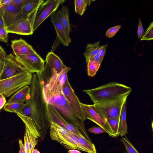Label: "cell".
Returning <instances> with one entry per match:
<instances>
[{"label":"cell","mask_w":153,"mask_h":153,"mask_svg":"<svg viewBox=\"0 0 153 153\" xmlns=\"http://www.w3.org/2000/svg\"><path fill=\"white\" fill-rule=\"evenodd\" d=\"M120 117H114L107 120L112 133V137H117L119 136L118 128Z\"/></svg>","instance_id":"83f0119b"},{"label":"cell","mask_w":153,"mask_h":153,"mask_svg":"<svg viewBox=\"0 0 153 153\" xmlns=\"http://www.w3.org/2000/svg\"><path fill=\"white\" fill-rule=\"evenodd\" d=\"M47 101V103L52 105L65 119L76 127L85 137L91 141L85 130L83 122L75 114L62 92Z\"/></svg>","instance_id":"3957f363"},{"label":"cell","mask_w":153,"mask_h":153,"mask_svg":"<svg viewBox=\"0 0 153 153\" xmlns=\"http://www.w3.org/2000/svg\"><path fill=\"white\" fill-rule=\"evenodd\" d=\"M81 145L88 153H97L95 147L91 141L86 139L84 136H76Z\"/></svg>","instance_id":"d4e9b609"},{"label":"cell","mask_w":153,"mask_h":153,"mask_svg":"<svg viewBox=\"0 0 153 153\" xmlns=\"http://www.w3.org/2000/svg\"><path fill=\"white\" fill-rule=\"evenodd\" d=\"M92 0H75L74 1L75 12L80 16L85 12L88 5H89Z\"/></svg>","instance_id":"484cf974"},{"label":"cell","mask_w":153,"mask_h":153,"mask_svg":"<svg viewBox=\"0 0 153 153\" xmlns=\"http://www.w3.org/2000/svg\"><path fill=\"white\" fill-rule=\"evenodd\" d=\"M5 52V51H2L0 50V56H1L2 54Z\"/></svg>","instance_id":"7dc6e473"},{"label":"cell","mask_w":153,"mask_h":153,"mask_svg":"<svg viewBox=\"0 0 153 153\" xmlns=\"http://www.w3.org/2000/svg\"><path fill=\"white\" fill-rule=\"evenodd\" d=\"M80 104L85 120L93 121L103 128L110 136L112 137V133L107 120L97 111L93 104L88 105L81 102Z\"/></svg>","instance_id":"8fae6325"},{"label":"cell","mask_w":153,"mask_h":153,"mask_svg":"<svg viewBox=\"0 0 153 153\" xmlns=\"http://www.w3.org/2000/svg\"><path fill=\"white\" fill-rule=\"evenodd\" d=\"M25 106V103L22 102H14L6 103L4 108L6 111L16 113H21Z\"/></svg>","instance_id":"4316f807"},{"label":"cell","mask_w":153,"mask_h":153,"mask_svg":"<svg viewBox=\"0 0 153 153\" xmlns=\"http://www.w3.org/2000/svg\"><path fill=\"white\" fill-rule=\"evenodd\" d=\"M65 1V0H47L42 3L38 7L36 13L33 26V31Z\"/></svg>","instance_id":"ba28073f"},{"label":"cell","mask_w":153,"mask_h":153,"mask_svg":"<svg viewBox=\"0 0 153 153\" xmlns=\"http://www.w3.org/2000/svg\"><path fill=\"white\" fill-rule=\"evenodd\" d=\"M153 22H152L147 28L146 32L141 39V40H150L153 39Z\"/></svg>","instance_id":"1f68e13d"},{"label":"cell","mask_w":153,"mask_h":153,"mask_svg":"<svg viewBox=\"0 0 153 153\" xmlns=\"http://www.w3.org/2000/svg\"><path fill=\"white\" fill-rule=\"evenodd\" d=\"M51 139L57 141L66 149H77L86 152L75 135L71 133L68 135L58 134L50 135Z\"/></svg>","instance_id":"5bb4252c"},{"label":"cell","mask_w":153,"mask_h":153,"mask_svg":"<svg viewBox=\"0 0 153 153\" xmlns=\"http://www.w3.org/2000/svg\"><path fill=\"white\" fill-rule=\"evenodd\" d=\"M30 88L28 85L22 87L11 97L7 103H24L30 98Z\"/></svg>","instance_id":"ffe728a7"},{"label":"cell","mask_w":153,"mask_h":153,"mask_svg":"<svg viewBox=\"0 0 153 153\" xmlns=\"http://www.w3.org/2000/svg\"><path fill=\"white\" fill-rule=\"evenodd\" d=\"M27 71L18 61L15 55L10 53L6 56L3 69L0 73V80Z\"/></svg>","instance_id":"30bf717a"},{"label":"cell","mask_w":153,"mask_h":153,"mask_svg":"<svg viewBox=\"0 0 153 153\" xmlns=\"http://www.w3.org/2000/svg\"><path fill=\"white\" fill-rule=\"evenodd\" d=\"M11 42V47L16 56L29 55L37 53L30 45L22 38L13 40Z\"/></svg>","instance_id":"2e32d148"},{"label":"cell","mask_w":153,"mask_h":153,"mask_svg":"<svg viewBox=\"0 0 153 153\" xmlns=\"http://www.w3.org/2000/svg\"><path fill=\"white\" fill-rule=\"evenodd\" d=\"M25 131L27 134L29 146V153H32L33 150L37 144L38 140L31 132L28 128L25 126Z\"/></svg>","instance_id":"f546056e"},{"label":"cell","mask_w":153,"mask_h":153,"mask_svg":"<svg viewBox=\"0 0 153 153\" xmlns=\"http://www.w3.org/2000/svg\"><path fill=\"white\" fill-rule=\"evenodd\" d=\"M24 146L26 153H29V146L27 132L25 131L24 137Z\"/></svg>","instance_id":"f35d334b"},{"label":"cell","mask_w":153,"mask_h":153,"mask_svg":"<svg viewBox=\"0 0 153 153\" xmlns=\"http://www.w3.org/2000/svg\"><path fill=\"white\" fill-rule=\"evenodd\" d=\"M0 50L2 51H5L3 48L0 45Z\"/></svg>","instance_id":"c3c4849f"},{"label":"cell","mask_w":153,"mask_h":153,"mask_svg":"<svg viewBox=\"0 0 153 153\" xmlns=\"http://www.w3.org/2000/svg\"><path fill=\"white\" fill-rule=\"evenodd\" d=\"M30 0H13L11 4L21 9Z\"/></svg>","instance_id":"e575fe53"},{"label":"cell","mask_w":153,"mask_h":153,"mask_svg":"<svg viewBox=\"0 0 153 153\" xmlns=\"http://www.w3.org/2000/svg\"><path fill=\"white\" fill-rule=\"evenodd\" d=\"M39 7L27 17L19 20L6 27L8 33L28 35L33 32V26L36 15Z\"/></svg>","instance_id":"52a82bcc"},{"label":"cell","mask_w":153,"mask_h":153,"mask_svg":"<svg viewBox=\"0 0 153 153\" xmlns=\"http://www.w3.org/2000/svg\"><path fill=\"white\" fill-rule=\"evenodd\" d=\"M25 68L32 74H40L45 68V61L37 53L29 55L16 56Z\"/></svg>","instance_id":"9c48e42d"},{"label":"cell","mask_w":153,"mask_h":153,"mask_svg":"<svg viewBox=\"0 0 153 153\" xmlns=\"http://www.w3.org/2000/svg\"><path fill=\"white\" fill-rule=\"evenodd\" d=\"M19 153H23L25 149L24 144H23L22 140L19 139Z\"/></svg>","instance_id":"7bdbcfd3"},{"label":"cell","mask_w":153,"mask_h":153,"mask_svg":"<svg viewBox=\"0 0 153 153\" xmlns=\"http://www.w3.org/2000/svg\"><path fill=\"white\" fill-rule=\"evenodd\" d=\"M82 91L90 97L94 104L113 99L132 91V88L124 84L113 82L94 89Z\"/></svg>","instance_id":"7a4b0ae2"},{"label":"cell","mask_w":153,"mask_h":153,"mask_svg":"<svg viewBox=\"0 0 153 153\" xmlns=\"http://www.w3.org/2000/svg\"><path fill=\"white\" fill-rule=\"evenodd\" d=\"M30 98L25 102V108L31 111L32 119L41 135V140L46 136L50 122L47 114V102L44 84L36 73L33 74Z\"/></svg>","instance_id":"6da1fadb"},{"label":"cell","mask_w":153,"mask_h":153,"mask_svg":"<svg viewBox=\"0 0 153 153\" xmlns=\"http://www.w3.org/2000/svg\"><path fill=\"white\" fill-rule=\"evenodd\" d=\"M121 27V26L119 25L110 28L106 31L105 34L106 36L108 38L113 37L119 30Z\"/></svg>","instance_id":"d6a6232c"},{"label":"cell","mask_w":153,"mask_h":153,"mask_svg":"<svg viewBox=\"0 0 153 153\" xmlns=\"http://www.w3.org/2000/svg\"><path fill=\"white\" fill-rule=\"evenodd\" d=\"M88 131L94 134H100L106 132L102 128L96 126L89 128Z\"/></svg>","instance_id":"d590c367"},{"label":"cell","mask_w":153,"mask_h":153,"mask_svg":"<svg viewBox=\"0 0 153 153\" xmlns=\"http://www.w3.org/2000/svg\"><path fill=\"white\" fill-rule=\"evenodd\" d=\"M32 76L33 74L26 71L0 80V94L10 97L22 87L30 85Z\"/></svg>","instance_id":"5b68a950"},{"label":"cell","mask_w":153,"mask_h":153,"mask_svg":"<svg viewBox=\"0 0 153 153\" xmlns=\"http://www.w3.org/2000/svg\"><path fill=\"white\" fill-rule=\"evenodd\" d=\"M47 114L50 122H53L76 136H83L74 125L65 119L51 104L47 103Z\"/></svg>","instance_id":"4fadbf2b"},{"label":"cell","mask_w":153,"mask_h":153,"mask_svg":"<svg viewBox=\"0 0 153 153\" xmlns=\"http://www.w3.org/2000/svg\"><path fill=\"white\" fill-rule=\"evenodd\" d=\"M16 113L34 137L37 139L38 137L41 138V135L33 120L30 118L20 113L17 112Z\"/></svg>","instance_id":"7402d4cb"},{"label":"cell","mask_w":153,"mask_h":153,"mask_svg":"<svg viewBox=\"0 0 153 153\" xmlns=\"http://www.w3.org/2000/svg\"><path fill=\"white\" fill-rule=\"evenodd\" d=\"M50 19L55 28L58 39L64 45L68 46L71 42V39L66 33L61 23L60 10L56 11L52 14Z\"/></svg>","instance_id":"9a60e30c"},{"label":"cell","mask_w":153,"mask_h":153,"mask_svg":"<svg viewBox=\"0 0 153 153\" xmlns=\"http://www.w3.org/2000/svg\"><path fill=\"white\" fill-rule=\"evenodd\" d=\"M120 141L125 147L126 153H139L126 136Z\"/></svg>","instance_id":"4dcf8cb0"},{"label":"cell","mask_w":153,"mask_h":153,"mask_svg":"<svg viewBox=\"0 0 153 153\" xmlns=\"http://www.w3.org/2000/svg\"></svg>","instance_id":"f907efd6"},{"label":"cell","mask_w":153,"mask_h":153,"mask_svg":"<svg viewBox=\"0 0 153 153\" xmlns=\"http://www.w3.org/2000/svg\"><path fill=\"white\" fill-rule=\"evenodd\" d=\"M0 26L6 27L4 24V20L0 13Z\"/></svg>","instance_id":"ee69618b"},{"label":"cell","mask_w":153,"mask_h":153,"mask_svg":"<svg viewBox=\"0 0 153 153\" xmlns=\"http://www.w3.org/2000/svg\"><path fill=\"white\" fill-rule=\"evenodd\" d=\"M32 153H40V152L38 150L34 149L33 150Z\"/></svg>","instance_id":"bcb514c9"},{"label":"cell","mask_w":153,"mask_h":153,"mask_svg":"<svg viewBox=\"0 0 153 153\" xmlns=\"http://www.w3.org/2000/svg\"><path fill=\"white\" fill-rule=\"evenodd\" d=\"M100 41L93 44L88 43L86 47L85 52L83 54L87 63L90 59L99 52L101 46Z\"/></svg>","instance_id":"cb8c5ba5"},{"label":"cell","mask_w":153,"mask_h":153,"mask_svg":"<svg viewBox=\"0 0 153 153\" xmlns=\"http://www.w3.org/2000/svg\"><path fill=\"white\" fill-rule=\"evenodd\" d=\"M20 10L11 4L0 7V13L6 27L19 14Z\"/></svg>","instance_id":"d6986e66"},{"label":"cell","mask_w":153,"mask_h":153,"mask_svg":"<svg viewBox=\"0 0 153 153\" xmlns=\"http://www.w3.org/2000/svg\"><path fill=\"white\" fill-rule=\"evenodd\" d=\"M126 121V101L123 104L119 118L118 128L119 135L121 137L125 136L128 134Z\"/></svg>","instance_id":"44dd1931"},{"label":"cell","mask_w":153,"mask_h":153,"mask_svg":"<svg viewBox=\"0 0 153 153\" xmlns=\"http://www.w3.org/2000/svg\"><path fill=\"white\" fill-rule=\"evenodd\" d=\"M145 33V32L143 29L142 22L140 18L139 19V24L137 30L138 38L139 39L142 38Z\"/></svg>","instance_id":"8d00e7d4"},{"label":"cell","mask_w":153,"mask_h":153,"mask_svg":"<svg viewBox=\"0 0 153 153\" xmlns=\"http://www.w3.org/2000/svg\"><path fill=\"white\" fill-rule=\"evenodd\" d=\"M107 46V44L101 46L98 52L100 59L102 61L105 54Z\"/></svg>","instance_id":"74e56055"},{"label":"cell","mask_w":153,"mask_h":153,"mask_svg":"<svg viewBox=\"0 0 153 153\" xmlns=\"http://www.w3.org/2000/svg\"><path fill=\"white\" fill-rule=\"evenodd\" d=\"M130 92H128L113 99L93 104L97 111L106 120L120 117L124 103Z\"/></svg>","instance_id":"277c9868"},{"label":"cell","mask_w":153,"mask_h":153,"mask_svg":"<svg viewBox=\"0 0 153 153\" xmlns=\"http://www.w3.org/2000/svg\"><path fill=\"white\" fill-rule=\"evenodd\" d=\"M45 61L46 64L45 66L51 71L55 70L57 74L66 67L59 57L51 51L48 52L46 55Z\"/></svg>","instance_id":"e0dca14e"},{"label":"cell","mask_w":153,"mask_h":153,"mask_svg":"<svg viewBox=\"0 0 153 153\" xmlns=\"http://www.w3.org/2000/svg\"><path fill=\"white\" fill-rule=\"evenodd\" d=\"M62 93L76 116L81 121L85 120L80 105V102L68 79L63 86Z\"/></svg>","instance_id":"7c38bea8"},{"label":"cell","mask_w":153,"mask_h":153,"mask_svg":"<svg viewBox=\"0 0 153 153\" xmlns=\"http://www.w3.org/2000/svg\"><path fill=\"white\" fill-rule=\"evenodd\" d=\"M87 71L88 76L93 77L99 70L101 64L97 62L89 60L87 62Z\"/></svg>","instance_id":"f1b7e54d"},{"label":"cell","mask_w":153,"mask_h":153,"mask_svg":"<svg viewBox=\"0 0 153 153\" xmlns=\"http://www.w3.org/2000/svg\"><path fill=\"white\" fill-rule=\"evenodd\" d=\"M8 33L6 27L0 26V41L7 43Z\"/></svg>","instance_id":"836d02e7"},{"label":"cell","mask_w":153,"mask_h":153,"mask_svg":"<svg viewBox=\"0 0 153 153\" xmlns=\"http://www.w3.org/2000/svg\"><path fill=\"white\" fill-rule=\"evenodd\" d=\"M89 60L97 62L100 64H101L102 61V60L100 59L98 53L91 58Z\"/></svg>","instance_id":"ab89813d"},{"label":"cell","mask_w":153,"mask_h":153,"mask_svg":"<svg viewBox=\"0 0 153 153\" xmlns=\"http://www.w3.org/2000/svg\"><path fill=\"white\" fill-rule=\"evenodd\" d=\"M6 102L5 96L2 94H0V110L4 107L6 104Z\"/></svg>","instance_id":"60d3db41"},{"label":"cell","mask_w":153,"mask_h":153,"mask_svg":"<svg viewBox=\"0 0 153 153\" xmlns=\"http://www.w3.org/2000/svg\"><path fill=\"white\" fill-rule=\"evenodd\" d=\"M44 1L43 0H30L20 9L19 14L9 25L19 20L27 17Z\"/></svg>","instance_id":"ac0fdd59"},{"label":"cell","mask_w":153,"mask_h":153,"mask_svg":"<svg viewBox=\"0 0 153 153\" xmlns=\"http://www.w3.org/2000/svg\"><path fill=\"white\" fill-rule=\"evenodd\" d=\"M0 3H1V0H0Z\"/></svg>","instance_id":"681fc988"},{"label":"cell","mask_w":153,"mask_h":153,"mask_svg":"<svg viewBox=\"0 0 153 153\" xmlns=\"http://www.w3.org/2000/svg\"><path fill=\"white\" fill-rule=\"evenodd\" d=\"M13 0H1L0 7L11 4Z\"/></svg>","instance_id":"b9f144b4"},{"label":"cell","mask_w":153,"mask_h":153,"mask_svg":"<svg viewBox=\"0 0 153 153\" xmlns=\"http://www.w3.org/2000/svg\"><path fill=\"white\" fill-rule=\"evenodd\" d=\"M68 153H81L77 149H71L68 151Z\"/></svg>","instance_id":"f6af8a7d"},{"label":"cell","mask_w":153,"mask_h":153,"mask_svg":"<svg viewBox=\"0 0 153 153\" xmlns=\"http://www.w3.org/2000/svg\"><path fill=\"white\" fill-rule=\"evenodd\" d=\"M71 68L66 67L61 72L50 77L44 85L45 99L47 101L62 91L63 86L68 79V73Z\"/></svg>","instance_id":"8992f818"},{"label":"cell","mask_w":153,"mask_h":153,"mask_svg":"<svg viewBox=\"0 0 153 153\" xmlns=\"http://www.w3.org/2000/svg\"><path fill=\"white\" fill-rule=\"evenodd\" d=\"M60 13L62 24L66 33L69 36L71 29L70 23L68 7L65 5L62 6L60 10Z\"/></svg>","instance_id":"603a6c76"}]
</instances>
